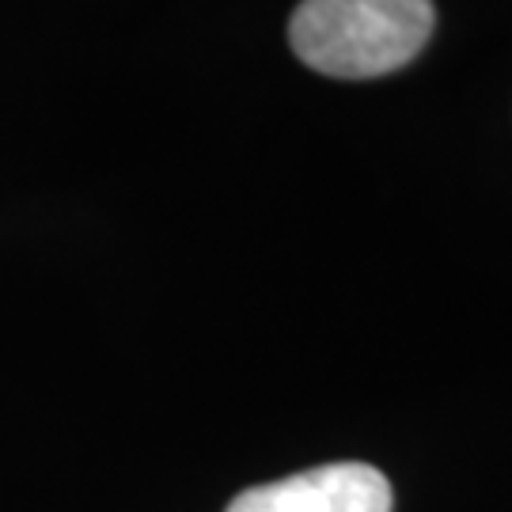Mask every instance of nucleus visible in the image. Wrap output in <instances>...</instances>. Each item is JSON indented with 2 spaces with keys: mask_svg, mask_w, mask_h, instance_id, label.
Returning a JSON list of instances; mask_svg holds the SVG:
<instances>
[{
  "mask_svg": "<svg viewBox=\"0 0 512 512\" xmlns=\"http://www.w3.org/2000/svg\"><path fill=\"white\" fill-rule=\"evenodd\" d=\"M437 27L433 0H300L293 54L334 80H376L410 65Z\"/></svg>",
  "mask_w": 512,
  "mask_h": 512,
  "instance_id": "f257e3e1",
  "label": "nucleus"
},
{
  "mask_svg": "<svg viewBox=\"0 0 512 512\" xmlns=\"http://www.w3.org/2000/svg\"><path fill=\"white\" fill-rule=\"evenodd\" d=\"M391 482L368 463H327L251 486L228 512H391Z\"/></svg>",
  "mask_w": 512,
  "mask_h": 512,
  "instance_id": "f03ea898",
  "label": "nucleus"
}]
</instances>
